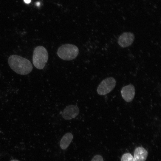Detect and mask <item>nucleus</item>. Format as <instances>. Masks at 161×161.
<instances>
[{"mask_svg": "<svg viewBox=\"0 0 161 161\" xmlns=\"http://www.w3.org/2000/svg\"><path fill=\"white\" fill-rule=\"evenodd\" d=\"M116 83L113 77L107 78L103 80L98 85L97 91L100 95H104L111 92L114 87Z\"/></svg>", "mask_w": 161, "mask_h": 161, "instance_id": "20e7f679", "label": "nucleus"}, {"mask_svg": "<svg viewBox=\"0 0 161 161\" xmlns=\"http://www.w3.org/2000/svg\"><path fill=\"white\" fill-rule=\"evenodd\" d=\"M24 2L27 4L31 2V0H24Z\"/></svg>", "mask_w": 161, "mask_h": 161, "instance_id": "f8f14e48", "label": "nucleus"}, {"mask_svg": "<svg viewBox=\"0 0 161 161\" xmlns=\"http://www.w3.org/2000/svg\"><path fill=\"white\" fill-rule=\"evenodd\" d=\"M37 6H38L40 4V3H37Z\"/></svg>", "mask_w": 161, "mask_h": 161, "instance_id": "4468645a", "label": "nucleus"}, {"mask_svg": "<svg viewBox=\"0 0 161 161\" xmlns=\"http://www.w3.org/2000/svg\"><path fill=\"white\" fill-rule=\"evenodd\" d=\"M134 39V36L132 33L130 32H124L119 36L118 43L121 47H126L132 44Z\"/></svg>", "mask_w": 161, "mask_h": 161, "instance_id": "39448f33", "label": "nucleus"}, {"mask_svg": "<svg viewBox=\"0 0 161 161\" xmlns=\"http://www.w3.org/2000/svg\"><path fill=\"white\" fill-rule=\"evenodd\" d=\"M73 138V135L71 133H67L64 135L60 142V146L61 148L63 150L66 149L69 146Z\"/></svg>", "mask_w": 161, "mask_h": 161, "instance_id": "1a4fd4ad", "label": "nucleus"}, {"mask_svg": "<svg viewBox=\"0 0 161 161\" xmlns=\"http://www.w3.org/2000/svg\"><path fill=\"white\" fill-rule=\"evenodd\" d=\"M79 53L78 47L70 44H64L59 47L57 53L59 58L64 60H72L78 56Z\"/></svg>", "mask_w": 161, "mask_h": 161, "instance_id": "7ed1b4c3", "label": "nucleus"}, {"mask_svg": "<svg viewBox=\"0 0 161 161\" xmlns=\"http://www.w3.org/2000/svg\"><path fill=\"white\" fill-rule=\"evenodd\" d=\"M79 110L78 108L74 105L67 106L63 110L62 116L66 120H70L75 118L78 114Z\"/></svg>", "mask_w": 161, "mask_h": 161, "instance_id": "423d86ee", "label": "nucleus"}, {"mask_svg": "<svg viewBox=\"0 0 161 161\" xmlns=\"http://www.w3.org/2000/svg\"><path fill=\"white\" fill-rule=\"evenodd\" d=\"M8 63L13 70L21 75L29 74L33 68L31 63L28 60L17 55L10 56L8 59Z\"/></svg>", "mask_w": 161, "mask_h": 161, "instance_id": "f257e3e1", "label": "nucleus"}, {"mask_svg": "<svg viewBox=\"0 0 161 161\" xmlns=\"http://www.w3.org/2000/svg\"><path fill=\"white\" fill-rule=\"evenodd\" d=\"M10 161H19L18 160H11Z\"/></svg>", "mask_w": 161, "mask_h": 161, "instance_id": "ddd939ff", "label": "nucleus"}, {"mask_svg": "<svg viewBox=\"0 0 161 161\" xmlns=\"http://www.w3.org/2000/svg\"><path fill=\"white\" fill-rule=\"evenodd\" d=\"M121 161H134V157L130 153L124 154L121 158Z\"/></svg>", "mask_w": 161, "mask_h": 161, "instance_id": "9d476101", "label": "nucleus"}, {"mask_svg": "<svg viewBox=\"0 0 161 161\" xmlns=\"http://www.w3.org/2000/svg\"><path fill=\"white\" fill-rule=\"evenodd\" d=\"M91 161H103L102 157L100 155H95L92 158Z\"/></svg>", "mask_w": 161, "mask_h": 161, "instance_id": "9b49d317", "label": "nucleus"}, {"mask_svg": "<svg viewBox=\"0 0 161 161\" xmlns=\"http://www.w3.org/2000/svg\"><path fill=\"white\" fill-rule=\"evenodd\" d=\"M121 92L123 98L126 101L130 102L132 100L134 97L135 88L133 85L129 84L123 87Z\"/></svg>", "mask_w": 161, "mask_h": 161, "instance_id": "0eeeda50", "label": "nucleus"}, {"mask_svg": "<svg viewBox=\"0 0 161 161\" xmlns=\"http://www.w3.org/2000/svg\"><path fill=\"white\" fill-rule=\"evenodd\" d=\"M147 150L142 147L136 148L134 152V161H145L148 156Z\"/></svg>", "mask_w": 161, "mask_h": 161, "instance_id": "6e6552de", "label": "nucleus"}, {"mask_svg": "<svg viewBox=\"0 0 161 161\" xmlns=\"http://www.w3.org/2000/svg\"><path fill=\"white\" fill-rule=\"evenodd\" d=\"M48 58V53L44 47L40 46L35 48L33 51L32 61L36 68L40 69L44 68Z\"/></svg>", "mask_w": 161, "mask_h": 161, "instance_id": "f03ea898", "label": "nucleus"}]
</instances>
